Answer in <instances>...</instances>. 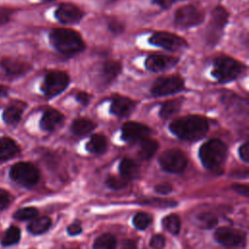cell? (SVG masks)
I'll list each match as a JSON object with an SVG mask.
<instances>
[{
	"mask_svg": "<svg viewBox=\"0 0 249 249\" xmlns=\"http://www.w3.org/2000/svg\"><path fill=\"white\" fill-rule=\"evenodd\" d=\"M206 119L200 116H186L173 121L170 131L183 140H197L203 137L208 131Z\"/></svg>",
	"mask_w": 249,
	"mask_h": 249,
	"instance_id": "6da1fadb",
	"label": "cell"
},
{
	"mask_svg": "<svg viewBox=\"0 0 249 249\" xmlns=\"http://www.w3.org/2000/svg\"><path fill=\"white\" fill-rule=\"evenodd\" d=\"M52 46L61 53L71 54L84 49V42L79 33L66 28H55L50 33Z\"/></svg>",
	"mask_w": 249,
	"mask_h": 249,
	"instance_id": "7a4b0ae2",
	"label": "cell"
},
{
	"mask_svg": "<svg viewBox=\"0 0 249 249\" xmlns=\"http://www.w3.org/2000/svg\"><path fill=\"white\" fill-rule=\"evenodd\" d=\"M227 146L218 139H211L199 148V159L203 166L208 170H218L227 159Z\"/></svg>",
	"mask_w": 249,
	"mask_h": 249,
	"instance_id": "3957f363",
	"label": "cell"
},
{
	"mask_svg": "<svg viewBox=\"0 0 249 249\" xmlns=\"http://www.w3.org/2000/svg\"><path fill=\"white\" fill-rule=\"evenodd\" d=\"M243 70L244 65L237 60L228 56H220L215 58L213 62L212 76L220 83H227L234 80Z\"/></svg>",
	"mask_w": 249,
	"mask_h": 249,
	"instance_id": "277c9868",
	"label": "cell"
},
{
	"mask_svg": "<svg viewBox=\"0 0 249 249\" xmlns=\"http://www.w3.org/2000/svg\"><path fill=\"white\" fill-rule=\"evenodd\" d=\"M10 177L16 183L29 188L37 184L40 173L38 168L31 162L20 161L15 163L11 167Z\"/></svg>",
	"mask_w": 249,
	"mask_h": 249,
	"instance_id": "5b68a950",
	"label": "cell"
},
{
	"mask_svg": "<svg viewBox=\"0 0 249 249\" xmlns=\"http://www.w3.org/2000/svg\"><path fill=\"white\" fill-rule=\"evenodd\" d=\"M159 162L163 170L170 173H180L186 168L188 160L182 151L169 149L160 156Z\"/></svg>",
	"mask_w": 249,
	"mask_h": 249,
	"instance_id": "8992f818",
	"label": "cell"
},
{
	"mask_svg": "<svg viewBox=\"0 0 249 249\" xmlns=\"http://www.w3.org/2000/svg\"><path fill=\"white\" fill-rule=\"evenodd\" d=\"M69 84V77L66 73L61 71L49 72L41 85L42 92L49 96H54L62 92Z\"/></svg>",
	"mask_w": 249,
	"mask_h": 249,
	"instance_id": "52a82bcc",
	"label": "cell"
},
{
	"mask_svg": "<svg viewBox=\"0 0 249 249\" xmlns=\"http://www.w3.org/2000/svg\"><path fill=\"white\" fill-rule=\"evenodd\" d=\"M149 43L172 52L182 51L188 46L187 42L183 38L168 32L154 33L149 38Z\"/></svg>",
	"mask_w": 249,
	"mask_h": 249,
	"instance_id": "ba28073f",
	"label": "cell"
},
{
	"mask_svg": "<svg viewBox=\"0 0 249 249\" xmlns=\"http://www.w3.org/2000/svg\"><path fill=\"white\" fill-rule=\"evenodd\" d=\"M184 88V81L180 76L160 77L155 81L151 91L154 95L161 96L176 93Z\"/></svg>",
	"mask_w": 249,
	"mask_h": 249,
	"instance_id": "9c48e42d",
	"label": "cell"
},
{
	"mask_svg": "<svg viewBox=\"0 0 249 249\" xmlns=\"http://www.w3.org/2000/svg\"><path fill=\"white\" fill-rule=\"evenodd\" d=\"M204 14L201 10L193 5H186L179 8L174 16L177 25L182 27H191L202 22Z\"/></svg>",
	"mask_w": 249,
	"mask_h": 249,
	"instance_id": "30bf717a",
	"label": "cell"
},
{
	"mask_svg": "<svg viewBox=\"0 0 249 249\" xmlns=\"http://www.w3.org/2000/svg\"><path fill=\"white\" fill-rule=\"evenodd\" d=\"M214 237L217 242L228 247L242 246L245 244V240H246L245 232H243L242 231H239L233 228H228V227L219 228L215 231Z\"/></svg>",
	"mask_w": 249,
	"mask_h": 249,
	"instance_id": "8fae6325",
	"label": "cell"
},
{
	"mask_svg": "<svg viewBox=\"0 0 249 249\" xmlns=\"http://www.w3.org/2000/svg\"><path fill=\"white\" fill-rule=\"evenodd\" d=\"M150 133H151L150 127H148L143 124L135 123V122L125 123L122 128L123 140L129 143L141 142L145 138H148Z\"/></svg>",
	"mask_w": 249,
	"mask_h": 249,
	"instance_id": "7c38bea8",
	"label": "cell"
},
{
	"mask_svg": "<svg viewBox=\"0 0 249 249\" xmlns=\"http://www.w3.org/2000/svg\"><path fill=\"white\" fill-rule=\"evenodd\" d=\"M56 19L62 23H76L84 16L83 11L73 4H61L54 12Z\"/></svg>",
	"mask_w": 249,
	"mask_h": 249,
	"instance_id": "4fadbf2b",
	"label": "cell"
},
{
	"mask_svg": "<svg viewBox=\"0 0 249 249\" xmlns=\"http://www.w3.org/2000/svg\"><path fill=\"white\" fill-rule=\"evenodd\" d=\"M228 21V13L222 7H217L214 9L212 13V21L210 24L209 30V42L214 43L216 42L221 35L222 30L224 29L225 24Z\"/></svg>",
	"mask_w": 249,
	"mask_h": 249,
	"instance_id": "5bb4252c",
	"label": "cell"
},
{
	"mask_svg": "<svg viewBox=\"0 0 249 249\" xmlns=\"http://www.w3.org/2000/svg\"><path fill=\"white\" fill-rule=\"evenodd\" d=\"M178 62V59L173 56L162 55V54H153L146 58L145 66L148 70L152 72H160L173 67Z\"/></svg>",
	"mask_w": 249,
	"mask_h": 249,
	"instance_id": "9a60e30c",
	"label": "cell"
},
{
	"mask_svg": "<svg viewBox=\"0 0 249 249\" xmlns=\"http://www.w3.org/2000/svg\"><path fill=\"white\" fill-rule=\"evenodd\" d=\"M26 108V103L20 100H13L3 111V120L7 124H17Z\"/></svg>",
	"mask_w": 249,
	"mask_h": 249,
	"instance_id": "2e32d148",
	"label": "cell"
},
{
	"mask_svg": "<svg viewBox=\"0 0 249 249\" xmlns=\"http://www.w3.org/2000/svg\"><path fill=\"white\" fill-rule=\"evenodd\" d=\"M135 103L127 97H115L110 106V112L118 117H126L134 109Z\"/></svg>",
	"mask_w": 249,
	"mask_h": 249,
	"instance_id": "e0dca14e",
	"label": "cell"
},
{
	"mask_svg": "<svg viewBox=\"0 0 249 249\" xmlns=\"http://www.w3.org/2000/svg\"><path fill=\"white\" fill-rule=\"evenodd\" d=\"M0 67L8 76H18L29 69V65L16 58H4L0 62Z\"/></svg>",
	"mask_w": 249,
	"mask_h": 249,
	"instance_id": "ac0fdd59",
	"label": "cell"
},
{
	"mask_svg": "<svg viewBox=\"0 0 249 249\" xmlns=\"http://www.w3.org/2000/svg\"><path fill=\"white\" fill-rule=\"evenodd\" d=\"M63 121V116L54 109H48L44 112L41 121L40 127L45 131H53Z\"/></svg>",
	"mask_w": 249,
	"mask_h": 249,
	"instance_id": "d6986e66",
	"label": "cell"
},
{
	"mask_svg": "<svg viewBox=\"0 0 249 249\" xmlns=\"http://www.w3.org/2000/svg\"><path fill=\"white\" fill-rule=\"evenodd\" d=\"M19 153V147L10 137H0V160L16 157Z\"/></svg>",
	"mask_w": 249,
	"mask_h": 249,
	"instance_id": "ffe728a7",
	"label": "cell"
},
{
	"mask_svg": "<svg viewBox=\"0 0 249 249\" xmlns=\"http://www.w3.org/2000/svg\"><path fill=\"white\" fill-rule=\"evenodd\" d=\"M121 176L126 180L135 179L139 176V166L132 160L124 159L119 165Z\"/></svg>",
	"mask_w": 249,
	"mask_h": 249,
	"instance_id": "44dd1931",
	"label": "cell"
},
{
	"mask_svg": "<svg viewBox=\"0 0 249 249\" xmlns=\"http://www.w3.org/2000/svg\"><path fill=\"white\" fill-rule=\"evenodd\" d=\"M86 149L92 154H102L107 149V140L101 134H93L88 141Z\"/></svg>",
	"mask_w": 249,
	"mask_h": 249,
	"instance_id": "7402d4cb",
	"label": "cell"
},
{
	"mask_svg": "<svg viewBox=\"0 0 249 249\" xmlns=\"http://www.w3.org/2000/svg\"><path fill=\"white\" fill-rule=\"evenodd\" d=\"M94 127H95V124L92 123L90 120L79 118L73 122L71 125V130L75 135L82 136L90 132Z\"/></svg>",
	"mask_w": 249,
	"mask_h": 249,
	"instance_id": "603a6c76",
	"label": "cell"
},
{
	"mask_svg": "<svg viewBox=\"0 0 249 249\" xmlns=\"http://www.w3.org/2000/svg\"><path fill=\"white\" fill-rule=\"evenodd\" d=\"M52 225V221L49 217H40L34 219L28 226L27 231L32 234H42L47 231Z\"/></svg>",
	"mask_w": 249,
	"mask_h": 249,
	"instance_id": "cb8c5ba5",
	"label": "cell"
},
{
	"mask_svg": "<svg viewBox=\"0 0 249 249\" xmlns=\"http://www.w3.org/2000/svg\"><path fill=\"white\" fill-rule=\"evenodd\" d=\"M140 143V150H139V156L143 160H148L152 158L155 153L157 152L159 148L158 141L151 139V138H145Z\"/></svg>",
	"mask_w": 249,
	"mask_h": 249,
	"instance_id": "d4e9b609",
	"label": "cell"
},
{
	"mask_svg": "<svg viewBox=\"0 0 249 249\" xmlns=\"http://www.w3.org/2000/svg\"><path fill=\"white\" fill-rule=\"evenodd\" d=\"M183 99H171L165 101L160 110V116L162 119H168L176 112H178L182 106Z\"/></svg>",
	"mask_w": 249,
	"mask_h": 249,
	"instance_id": "484cf974",
	"label": "cell"
},
{
	"mask_svg": "<svg viewBox=\"0 0 249 249\" xmlns=\"http://www.w3.org/2000/svg\"><path fill=\"white\" fill-rule=\"evenodd\" d=\"M117 239L111 233H104L98 236L93 242V249H116Z\"/></svg>",
	"mask_w": 249,
	"mask_h": 249,
	"instance_id": "4316f807",
	"label": "cell"
},
{
	"mask_svg": "<svg viewBox=\"0 0 249 249\" xmlns=\"http://www.w3.org/2000/svg\"><path fill=\"white\" fill-rule=\"evenodd\" d=\"M162 227L172 234H178L181 230V220L176 214H169L162 219Z\"/></svg>",
	"mask_w": 249,
	"mask_h": 249,
	"instance_id": "83f0119b",
	"label": "cell"
},
{
	"mask_svg": "<svg viewBox=\"0 0 249 249\" xmlns=\"http://www.w3.org/2000/svg\"><path fill=\"white\" fill-rule=\"evenodd\" d=\"M121 71V64L117 61L114 60H109L106 61L103 64V68H102V73H103V77L105 78L106 81H112L113 79H115L118 74Z\"/></svg>",
	"mask_w": 249,
	"mask_h": 249,
	"instance_id": "f1b7e54d",
	"label": "cell"
},
{
	"mask_svg": "<svg viewBox=\"0 0 249 249\" xmlns=\"http://www.w3.org/2000/svg\"><path fill=\"white\" fill-rule=\"evenodd\" d=\"M20 239V230L16 226H11L4 233L2 238L3 246H11L18 243Z\"/></svg>",
	"mask_w": 249,
	"mask_h": 249,
	"instance_id": "f546056e",
	"label": "cell"
},
{
	"mask_svg": "<svg viewBox=\"0 0 249 249\" xmlns=\"http://www.w3.org/2000/svg\"><path fill=\"white\" fill-rule=\"evenodd\" d=\"M152 220H153V218L150 214L145 213V212H139L133 217L132 222L136 229L145 230L150 226V224L152 223Z\"/></svg>",
	"mask_w": 249,
	"mask_h": 249,
	"instance_id": "4dcf8cb0",
	"label": "cell"
},
{
	"mask_svg": "<svg viewBox=\"0 0 249 249\" xmlns=\"http://www.w3.org/2000/svg\"><path fill=\"white\" fill-rule=\"evenodd\" d=\"M38 215V210L35 207H23L20 209H18L14 213V218L19 221H25L34 219Z\"/></svg>",
	"mask_w": 249,
	"mask_h": 249,
	"instance_id": "1f68e13d",
	"label": "cell"
},
{
	"mask_svg": "<svg viewBox=\"0 0 249 249\" xmlns=\"http://www.w3.org/2000/svg\"><path fill=\"white\" fill-rule=\"evenodd\" d=\"M139 203L153 205V206H157V207H172V206L177 205L176 201H174V200L162 199V198H147L145 200H141V202H139Z\"/></svg>",
	"mask_w": 249,
	"mask_h": 249,
	"instance_id": "d6a6232c",
	"label": "cell"
},
{
	"mask_svg": "<svg viewBox=\"0 0 249 249\" xmlns=\"http://www.w3.org/2000/svg\"><path fill=\"white\" fill-rule=\"evenodd\" d=\"M197 222L201 228L210 229L217 224L218 220L215 216H213L210 213H202L197 217Z\"/></svg>",
	"mask_w": 249,
	"mask_h": 249,
	"instance_id": "836d02e7",
	"label": "cell"
},
{
	"mask_svg": "<svg viewBox=\"0 0 249 249\" xmlns=\"http://www.w3.org/2000/svg\"><path fill=\"white\" fill-rule=\"evenodd\" d=\"M106 185L113 189V190H121V189H124L126 187L127 183H128V180L124 179V177H116V176H110L106 179L105 181Z\"/></svg>",
	"mask_w": 249,
	"mask_h": 249,
	"instance_id": "e575fe53",
	"label": "cell"
},
{
	"mask_svg": "<svg viewBox=\"0 0 249 249\" xmlns=\"http://www.w3.org/2000/svg\"><path fill=\"white\" fill-rule=\"evenodd\" d=\"M150 246L153 249H162L165 246V238L161 234L154 235L150 240Z\"/></svg>",
	"mask_w": 249,
	"mask_h": 249,
	"instance_id": "d590c367",
	"label": "cell"
},
{
	"mask_svg": "<svg viewBox=\"0 0 249 249\" xmlns=\"http://www.w3.org/2000/svg\"><path fill=\"white\" fill-rule=\"evenodd\" d=\"M11 202L10 194L3 189H0V210L6 208Z\"/></svg>",
	"mask_w": 249,
	"mask_h": 249,
	"instance_id": "8d00e7d4",
	"label": "cell"
},
{
	"mask_svg": "<svg viewBox=\"0 0 249 249\" xmlns=\"http://www.w3.org/2000/svg\"><path fill=\"white\" fill-rule=\"evenodd\" d=\"M238 153H239V157L241 158V160L248 162L249 161V143L248 142L243 143L239 147Z\"/></svg>",
	"mask_w": 249,
	"mask_h": 249,
	"instance_id": "74e56055",
	"label": "cell"
},
{
	"mask_svg": "<svg viewBox=\"0 0 249 249\" xmlns=\"http://www.w3.org/2000/svg\"><path fill=\"white\" fill-rule=\"evenodd\" d=\"M67 232L70 235H77L82 232V227L80 222H75L67 227Z\"/></svg>",
	"mask_w": 249,
	"mask_h": 249,
	"instance_id": "f35d334b",
	"label": "cell"
},
{
	"mask_svg": "<svg viewBox=\"0 0 249 249\" xmlns=\"http://www.w3.org/2000/svg\"><path fill=\"white\" fill-rule=\"evenodd\" d=\"M173 188L171 185L169 184H166V183H163V184H160V185H157L155 187V191L158 193V194H161V195H166L170 192H172Z\"/></svg>",
	"mask_w": 249,
	"mask_h": 249,
	"instance_id": "ab89813d",
	"label": "cell"
},
{
	"mask_svg": "<svg viewBox=\"0 0 249 249\" xmlns=\"http://www.w3.org/2000/svg\"><path fill=\"white\" fill-rule=\"evenodd\" d=\"M232 190H234L236 193L244 196H249V188L247 185H240V184H233L231 186Z\"/></svg>",
	"mask_w": 249,
	"mask_h": 249,
	"instance_id": "60d3db41",
	"label": "cell"
},
{
	"mask_svg": "<svg viewBox=\"0 0 249 249\" xmlns=\"http://www.w3.org/2000/svg\"><path fill=\"white\" fill-rule=\"evenodd\" d=\"M76 98H77V100H78L82 105H84V106L88 105L89 102V99H90L89 95L87 92H84V91L79 92V93L77 94Z\"/></svg>",
	"mask_w": 249,
	"mask_h": 249,
	"instance_id": "b9f144b4",
	"label": "cell"
},
{
	"mask_svg": "<svg viewBox=\"0 0 249 249\" xmlns=\"http://www.w3.org/2000/svg\"><path fill=\"white\" fill-rule=\"evenodd\" d=\"M109 29L114 33H120V32L123 31L124 27L118 20H112L109 23Z\"/></svg>",
	"mask_w": 249,
	"mask_h": 249,
	"instance_id": "7bdbcfd3",
	"label": "cell"
},
{
	"mask_svg": "<svg viewBox=\"0 0 249 249\" xmlns=\"http://www.w3.org/2000/svg\"><path fill=\"white\" fill-rule=\"evenodd\" d=\"M178 0H153V2L157 5H159L160 7L163 8V9H166V8H169L174 2H176Z\"/></svg>",
	"mask_w": 249,
	"mask_h": 249,
	"instance_id": "ee69618b",
	"label": "cell"
},
{
	"mask_svg": "<svg viewBox=\"0 0 249 249\" xmlns=\"http://www.w3.org/2000/svg\"><path fill=\"white\" fill-rule=\"evenodd\" d=\"M136 248H137L136 241H134L132 239L124 240L122 244V247H121V249H136Z\"/></svg>",
	"mask_w": 249,
	"mask_h": 249,
	"instance_id": "f6af8a7d",
	"label": "cell"
},
{
	"mask_svg": "<svg viewBox=\"0 0 249 249\" xmlns=\"http://www.w3.org/2000/svg\"><path fill=\"white\" fill-rule=\"evenodd\" d=\"M9 89L6 86L0 85V96H6L8 94Z\"/></svg>",
	"mask_w": 249,
	"mask_h": 249,
	"instance_id": "bcb514c9",
	"label": "cell"
},
{
	"mask_svg": "<svg viewBox=\"0 0 249 249\" xmlns=\"http://www.w3.org/2000/svg\"><path fill=\"white\" fill-rule=\"evenodd\" d=\"M47 1H50V0H47Z\"/></svg>",
	"mask_w": 249,
	"mask_h": 249,
	"instance_id": "7dc6e473",
	"label": "cell"
}]
</instances>
